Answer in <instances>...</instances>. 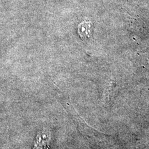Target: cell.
Masks as SVG:
<instances>
[{
	"mask_svg": "<svg viewBox=\"0 0 149 149\" xmlns=\"http://www.w3.org/2000/svg\"><path fill=\"white\" fill-rule=\"evenodd\" d=\"M92 24L90 22L84 21L79 26V33L81 38L86 40L90 37Z\"/></svg>",
	"mask_w": 149,
	"mask_h": 149,
	"instance_id": "1",
	"label": "cell"
}]
</instances>
